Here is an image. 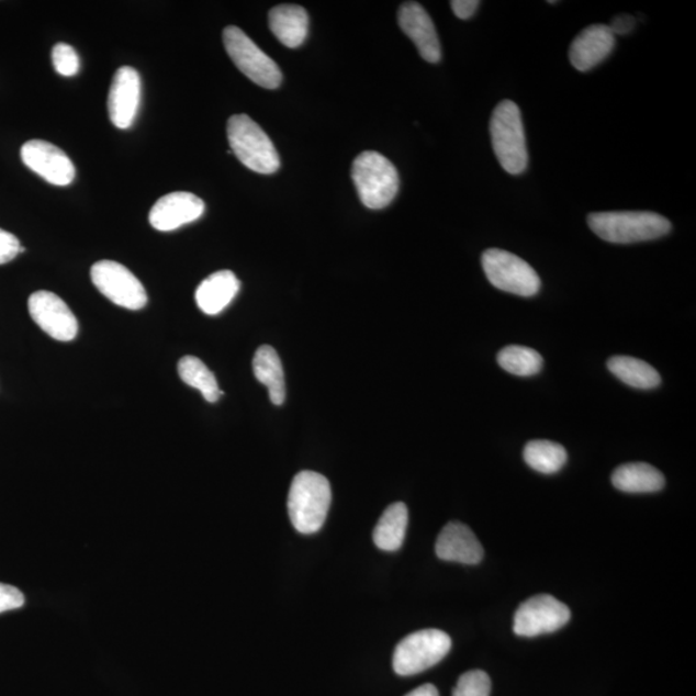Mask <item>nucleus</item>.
Returning <instances> with one entry per match:
<instances>
[{
    "instance_id": "obj_1",
    "label": "nucleus",
    "mask_w": 696,
    "mask_h": 696,
    "mask_svg": "<svg viewBox=\"0 0 696 696\" xmlns=\"http://www.w3.org/2000/svg\"><path fill=\"white\" fill-rule=\"evenodd\" d=\"M332 489L327 478L314 471L294 476L288 495V513L301 535H315L323 528L329 513Z\"/></svg>"
},
{
    "instance_id": "obj_2",
    "label": "nucleus",
    "mask_w": 696,
    "mask_h": 696,
    "mask_svg": "<svg viewBox=\"0 0 696 696\" xmlns=\"http://www.w3.org/2000/svg\"><path fill=\"white\" fill-rule=\"evenodd\" d=\"M598 238L614 244L655 240L671 232L669 220L654 212H599L588 216Z\"/></svg>"
},
{
    "instance_id": "obj_3",
    "label": "nucleus",
    "mask_w": 696,
    "mask_h": 696,
    "mask_svg": "<svg viewBox=\"0 0 696 696\" xmlns=\"http://www.w3.org/2000/svg\"><path fill=\"white\" fill-rule=\"evenodd\" d=\"M491 136L495 157L509 175H520L528 167L527 138L520 109L513 101H502L494 109Z\"/></svg>"
},
{
    "instance_id": "obj_4",
    "label": "nucleus",
    "mask_w": 696,
    "mask_h": 696,
    "mask_svg": "<svg viewBox=\"0 0 696 696\" xmlns=\"http://www.w3.org/2000/svg\"><path fill=\"white\" fill-rule=\"evenodd\" d=\"M351 176L361 203L369 210L386 209L397 195V170L380 153L360 154L353 161Z\"/></svg>"
},
{
    "instance_id": "obj_5",
    "label": "nucleus",
    "mask_w": 696,
    "mask_h": 696,
    "mask_svg": "<svg viewBox=\"0 0 696 696\" xmlns=\"http://www.w3.org/2000/svg\"><path fill=\"white\" fill-rule=\"evenodd\" d=\"M227 138L232 151L244 166L261 175L278 172L280 158L276 146L266 132L248 115L239 114L229 117Z\"/></svg>"
},
{
    "instance_id": "obj_6",
    "label": "nucleus",
    "mask_w": 696,
    "mask_h": 696,
    "mask_svg": "<svg viewBox=\"0 0 696 696\" xmlns=\"http://www.w3.org/2000/svg\"><path fill=\"white\" fill-rule=\"evenodd\" d=\"M451 639L440 629H422L400 641L394 653V670L400 676L418 675L449 654Z\"/></svg>"
},
{
    "instance_id": "obj_7",
    "label": "nucleus",
    "mask_w": 696,
    "mask_h": 696,
    "mask_svg": "<svg viewBox=\"0 0 696 696\" xmlns=\"http://www.w3.org/2000/svg\"><path fill=\"white\" fill-rule=\"evenodd\" d=\"M226 52L244 76L266 90H277L283 80L279 66L259 49L257 44L238 26H227L224 31Z\"/></svg>"
},
{
    "instance_id": "obj_8",
    "label": "nucleus",
    "mask_w": 696,
    "mask_h": 696,
    "mask_svg": "<svg viewBox=\"0 0 696 696\" xmlns=\"http://www.w3.org/2000/svg\"><path fill=\"white\" fill-rule=\"evenodd\" d=\"M483 269L491 284L499 291L532 298L539 292L540 279L528 262L502 249L484 251Z\"/></svg>"
},
{
    "instance_id": "obj_9",
    "label": "nucleus",
    "mask_w": 696,
    "mask_h": 696,
    "mask_svg": "<svg viewBox=\"0 0 696 696\" xmlns=\"http://www.w3.org/2000/svg\"><path fill=\"white\" fill-rule=\"evenodd\" d=\"M96 288L116 306L137 311L147 303V293L141 281L122 263L96 262L91 269Z\"/></svg>"
},
{
    "instance_id": "obj_10",
    "label": "nucleus",
    "mask_w": 696,
    "mask_h": 696,
    "mask_svg": "<svg viewBox=\"0 0 696 696\" xmlns=\"http://www.w3.org/2000/svg\"><path fill=\"white\" fill-rule=\"evenodd\" d=\"M572 617L569 607L551 595L532 596L518 607L514 632L521 637H536L559 631Z\"/></svg>"
},
{
    "instance_id": "obj_11",
    "label": "nucleus",
    "mask_w": 696,
    "mask_h": 696,
    "mask_svg": "<svg viewBox=\"0 0 696 696\" xmlns=\"http://www.w3.org/2000/svg\"><path fill=\"white\" fill-rule=\"evenodd\" d=\"M27 307L35 324L49 337L60 343H70L77 337V317L57 294L35 292L29 299Z\"/></svg>"
},
{
    "instance_id": "obj_12",
    "label": "nucleus",
    "mask_w": 696,
    "mask_h": 696,
    "mask_svg": "<svg viewBox=\"0 0 696 696\" xmlns=\"http://www.w3.org/2000/svg\"><path fill=\"white\" fill-rule=\"evenodd\" d=\"M21 159L34 173L56 187H68L76 179V167L68 155L47 141H29L21 147Z\"/></svg>"
},
{
    "instance_id": "obj_13",
    "label": "nucleus",
    "mask_w": 696,
    "mask_h": 696,
    "mask_svg": "<svg viewBox=\"0 0 696 696\" xmlns=\"http://www.w3.org/2000/svg\"><path fill=\"white\" fill-rule=\"evenodd\" d=\"M141 103V77L131 66L117 69L111 83L108 110L111 123L128 130L136 121Z\"/></svg>"
},
{
    "instance_id": "obj_14",
    "label": "nucleus",
    "mask_w": 696,
    "mask_h": 696,
    "mask_svg": "<svg viewBox=\"0 0 696 696\" xmlns=\"http://www.w3.org/2000/svg\"><path fill=\"white\" fill-rule=\"evenodd\" d=\"M205 204L202 199L187 191L170 192L154 204L149 221L158 232L167 233L191 224L203 216Z\"/></svg>"
},
{
    "instance_id": "obj_15",
    "label": "nucleus",
    "mask_w": 696,
    "mask_h": 696,
    "mask_svg": "<svg viewBox=\"0 0 696 696\" xmlns=\"http://www.w3.org/2000/svg\"><path fill=\"white\" fill-rule=\"evenodd\" d=\"M398 25L416 44L419 55L429 64L441 60V46L431 18L424 7L406 2L398 10Z\"/></svg>"
},
{
    "instance_id": "obj_16",
    "label": "nucleus",
    "mask_w": 696,
    "mask_h": 696,
    "mask_svg": "<svg viewBox=\"0 0 696 696\" xmlns=\"http://www.w3.org/2000/svg\"><path fill=\"white\" fill-rule=\"evenodd\" d=\"M616 46V35L607 25H591L576 35L569 57L577 71H588L602 64Z\"/></svg>"
},
{
    "instance_id": "obj_17",
    "label": "nucleus",
    "mask_w": 696,
    "mask_h": 696,
    "mask_svg": "<svg viewBox=\"0 0 696 696\" xmlns=\"http://www.w3.org/2000/svg\"><path fill=\"white\" fill-rule=\"evenodd\" d=\"M436 554L444 561L476 565L484 558V548L468 525L453 521L441 530L436 542Z\"/></svg>"
},
{
    "instance_id": "obj_18",
    "label": "nucleus",
    "mask_w": 696,
    "mask_h": 696,
    "mask_svg": "<svg viewBox=\"0 0 696 696\" xmlns=\"http://www.w3.org/2000/svg\"><path fill=\"white\" fill-rule=\"evenodd\" d=\"M240 281L233 271L222 270L212 273L197 289L195 300L206 315H218L236 298Z\"/></svg>"
},
{
    "instance_id": "obj_19",
    "label": "nucleus",
    "mask_w": 696,
    "mask_h": 696,
    "mask_svg": "<svg viewBox=\"0 0 696 696\" xmlns=\"http://www.w3.org/2000/svg\"><path fill=\"white\" fill-rule=\"evenodd\" d=\"M273 35L288 48H298L308 34V14L301 5L281 4L269 13Z\"/></svg>"
},
{
    "instance_id": "obj_20",
    "label": "nucleus",
    "mask_w": 696,
    "mask_h": 696,
    "mask_svg": "<svg viewBox=\"0 0 696 696\" xmlns=\"http://www.w3.org/2000/svg\"><path fill=\"white\" fill-rule=\"evenodd\" d=\"M254 373L258 382L269 389V395L273 405H283L285 402V380L283 364L276 348L263 345L258 348L254 359Z\"/></svg>"
},
{
    "instance_id": "obj_21",
    "label": "nucleus",
    "mask_w": 696,
    "mask_h": 696,
    "mask_svg": "<svg viewBox=\"0 0 696 696\" xmlns=\"http://www.w3.org/2000/svg\"><path fill=\"white\" fill-rule=\"evenodd\" d=\"M613 485L625 493H655L665 484L663 473L648 463H627L614 471Z\"/></svg>"
},
{
    "instance_id": "obj_22",
    "label": "nucleus",
    "mask_w": 696,
    "mask_h": 696,
    "mask_svg": "<svg viewBox=\"0 0 696 696\" xmlns=\"http://www.w3.org/2000/svg\"><path fill=\"white\" fill-rule=\"evenodd\" d=\"M408 521V508H406L404 503H392L384 510L373 531L375 546L382 551H397L404 543Z\"/></svg>"
},
{
    "instance_id": "obj_23",
    "label": "nucleus",
    "mask_w": 696,
    "mask_h": 696,
    "mask_svg": "<svg viewBox=\"0 0 696 696\" xmlns=\"http://www.w3.org/2000/svg\"><path fill=\"white\" fill-rule=\"evenodd\" d=\"M607 368L618 380L633 389L651 390L661 384V374L648 362L632 357H613Z\"/></svg>"
},
{
    "instance_id": "obj_24",
    "label": "nucleus",
    "mask_w": 696,
    "mask_h": 696,
    "mask_svg": "<svg viewBox=\"0 0 696 696\" xmlns=\"http://www.w3.org/2000/svg\"><path fill=\"white\" fill-rule=\"evenodd\" d=\"M524 459L532 470L551 475L564 468L568 453L558 442L532 440L524 449Z\"/></svg>"
},
{
    "instance_id": "obj_25",
    "label": "nucleus",
    "mask_w": 696,
    "mask_h": 696,
    "mask_svg": "<svg viewBox=\"0 0 696 696\" xmlns=\"http://www.w3.org/2000/svg\"><path fill=\"white\" fill-rule=\"evenodd\" d=\"M180 379L190 388L202 392L209 403H216L224 392L220 390L216 375L204 362L195 357H184L179 361Z\"/></svg>"
},
{
    "instance_id": "obj_26",
    "label": "nucleus",
    "mask_w": 696,
    "mask_h": 696,
    "mask_svg": "<svg viewBox=\"0 0 696 696\" xmlns=\"http://www.w3.org/2000/svg\"><path fill=\"white\" fill-rule=\"evenodd\" d=\"M498 364L510 374L531 377L542 370L543 358L542 355L530 347L513 345L499 351Z\"/></svg>"
},
{
    "instance_id": "obj_27",
    "label": "nucleus",
    "mask_w": 696,
    "mask_h": 696,
    "mask_svg": "<svg viewBox=\"0 0 696 696\" xmlns=\"http://www.w3.org/2000/svg\"><path fill=\"white\" fill-rule=\"evenodd\" d=\"M492 681L484 671H470L459 677L453 696H491Z\"/></svg>"
},
{
    "instance_id": "obj_28",
    "label": "nucleus",
    "mask_w": 696,
    "mask_h": 696,
    "mask_svg": "<svg viewBox=\"0 0 696 696\" xmlns=\"http://www.w3.org/2000/svg\"><path fill=\"white\" fill-rule=\"evenodd\" d=\"M52 63H54L55 70L63 77L77 76L80 69L76 49L66 43H57L52 49Z\"/></svg>"
},
{
    "instance_id": "obj_29",
    "label": "nucleus",
    "mask_w": 696,
    "mask_h": 696,
    "mask_svg": "<svg viewBox=\"0 0 696 696\" xmlns=\"http://www.w3.org/2000/svg\"><path fill=\"white\" fill-rule=\"evenodd\" d=\"M24 604L25 596L19 588L0 583V614L20 609Z\"/></svg>"
},
{
    "instance_id": "obj_30",
    "label": "nucleus",
    "mask_w": 696,
    "mask_h": 696,
    "mask_svg": "<svg viewBox=\"0 0 696 696\" xmlns=\"http://www.w3.org/2000/svg\"><path fill=\"white\" fill-rule=\"evenodd\" d=\"M20 240L13 234L0 228V265L9 263L20 254Z\"/></svg>"
},
{
    "instance_id": "obj_31",
    "label": "nucleus",
    "mask_w": 696,
    "mask_h": 696,
    "mask_svg": "<svg viewBox=\"0 0 696 696\" xmlns=\"http://www.w3.org/2000/svg\"><path fill=\"white\" fill-rule=\"evenodd\" d=\"M450 5L458 19L469 20L478 11L480 2L479 0H454Z\"/></svg>"
},
{
    "instance_id": "obj_32",
    "label": "nucleus",
    "mask_w": 696,
    "mask_h": 696,
    "mask_svg": "<svg viewBox=\"0 0 696 696\" xmlns=\"http://www.w3.org/2000/svg\"><path fill=\"white\" fill-rule=\"evenodd\" d=\"M636 20L629 14H620L611 21L609 29L614 35H627L633 31Z\"/></svg>"
},
{
    "instance_id": "obj_33",
    "label": "nucleus",
    "mask_w": 696,
    "mask_h": 696,
    "mask_svg": "<svg viewBox=\"0 0 696 696\" xmlns=\"http://www.w3.org/2000/svg\"><path fill=\"white\" fill-rule=\"evenodd\" d=\"M405 696H439L438 688L431 684L422 685Z\"/></svg>"
}]
</instances>
